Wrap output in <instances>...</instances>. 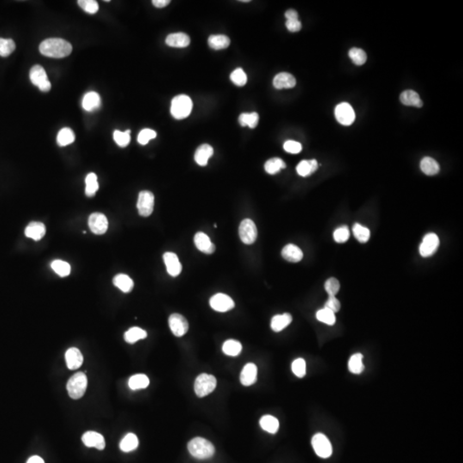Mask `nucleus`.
Listing matches in <instances>:
<instances>
[{"label": "nucleus", "instance_id": "obj_2", "mask_svg": "<svg viewBox=\"0 0 463 463\" xmlns=\"http://www.w3.org/2000/svg\"><path fill=\"white\" fill-rule=\"evenodd\" d=\"M188 451L192 457L205 460L215 454V447L210 442L203 438H195L188 443Z\"/></svg>", "mask_w": 463, "mask_h": 463}, {"label": "nucleus", "instance_id": "obj_49", "mask_svg": "<svg viewBox=\"0 0 463 463\" xmlns=\"http://www.w3.org/2000/svg\"><path fill=\"white\" fill-rule=\"evenodd\" d=\"M292 371L296 377H305V375L307 373V364H306L305 359H301V358L295 359L292 364Z\"/></svg>", "mask_w": 463, "mask_h": 463}, {"label": "nucleus", "instance_id": "obj_45", "mask_svg": "<svg viewBox=\"0 0 463 463\" xmlns=\"http://www.w3.org/2000/svg\"><path fill=\"white\" fill-rule=\"evenodd\" d=\"M348 55H349L350 58L353 61V64L356 65H364L366 62V59H367V56H366L365 51L357 48V47H353V48L350 50Z\"/></svg>", "mask_w": 463, "mask_h": 463}, {"label": "nucleus", "instance_id": "obj_29", "mask_svg": "<svg viewBox=\"0 0 463 463\" xmlns=\"http://www.w3.org/2000/svg\"><path fill=\"white\" fill-rule=\"evenodd\" d=\"M318 167V164L316 159H310V160H302L299 163L297 166L298 174L301 175L302 177H307L312 174L313 172H316Z\"/></svg>", "mask_w": 463, "mask_h": 463}, {"label": "nucleus", "instance_id": "obj_38", "mask_svg": "<svg viewBox=\"0 0 463 463\" xmlns=\"http://www.w3.org/2000/svg\"><path fill=\"white\" fill-rule=\"evenodd\" d=\"M222 351L227 355L235 357L241 353L242 345L238 340H227L222 346Z\"/></svg>", "mask_w": 463, "mask_h": 463}, {"label": "nucleus", "instance_id": "obj_24", "mask_svg": "<svg viewBox=\"0 0 463 463\" xmlns=\"http://www.w3.org/2000/svg\"><path fill=\"white\" fill-rule=\"evenodd\" d=\"M214 154L213 148L209 145H203L196 149L195 153V160L201 166H204L208 164L209 159Z\"/></svg>", "mask_w": 463, "mask_h": 463}, {"label": "nucleus", "instance_id": "obj_55", "mask_svg": "<svg viewBox=\"0 0 463 463\" xmlns=\"http://www.w3.org/2000/svg\"><path fill=\"white\" fill-rule=\"evenodd\" d=\"M324 308H327L329 310H331L332 312L335 313L338 312L340 309V301H338L336 298L334 296H328V301L325 303V307Z\"/></svg>", "mask_w": 463, "mask_h": 463}, {"label": "nucleus", "instance_id": "obj_9", "mask_svg": "<svg viewBox=\"0 0 463 463\" xmlns=\"http://www.w3.org/2000/svg\"><path fill=\"white\" fill-rule=\"evenodd\" d=\"M154 206V196L151 191L143 190L138 195V213L141 216L148 217L153 213Z\"/></svg>", "mask_w": 463, "mask_h": 463}, {"label": "nucleus", "instance_id": "obj_21", "mask_svg": "<svg viewBox=\"0 0 463 463\" xmlns=\"http://www.w3.org/2000/svg\"><path fill=\"white\" fill-rule=\"evenodd\" d=\"M45 234H46L45 225L38 221L30 222L25 229V235L28 238L34 239L35 241L40 240L45 236Z\"/></svg>", "mask_w": 463, "mask_h": 463}, {"label": "nucleus", "instance_id": "obj_6", "mask_svg": "<svg viewBox=\"0 0 463 463\" xmlns=\"http://www.w3.org/2000/svg\"><path fill=\"white\" fill-rule=\"evenodd\" d=\"M29 77H30L31 83L38 87L40 91L42 92H48L52 88L46 71L40 65H34L31 68Z\"/></svg>", "mask_w": 463, "mask_h": 463}, {"label": "nucleus", "instance_id": "obj_39", "mask_svg": "<svg viewBox=\"0 0 463 463\" xmlns=\"http://www.w3.org/2000/svg\"><path fill=\"white\" fill-rule=\"evenodd\" d=\"M286 163L283 159L280 158H272L266 161L264 168L269 174L273 175L279 172L282 169L286 168Z\"/></svg>", "mask_w": 463, "mask_h": 463}, {"label": "nucleus", "instance_id": "obj_20", "mask_svg": "<svg viewBox=\"0 0 463 463\" xmlns=\"http://www.w3.org/2000/svg\"><path fill=\"white\" fill-rule=\"evenodd\" d=\"M273 85L277 89H292L296 85V79L290 73L282 72L274 78Z\"/></svg>", "mask_w": 463, "mask_h": 463}, {"label": "nucleus", "instance_id": "obj_56", "mask_svg": "<svg viewBox=\"0 0 463 463\" xmlns=\"http://www.w3.org/2000/svg\"><path fill=\"white\" fill-rule=\"evenodd\" d=\"M286 27L289 29L290 32H298L300 31L302 28V25H301V22H300L299 19H295V20H287V22H286Z\"/></svg>", "mask_w": 463, "mask_h": 463}, {"label": "nucleus", "instance_id": "obj_10", "mask_svg": "<svg viewBox=\"0 0 463 463\" xmlns=\"http://www.w3.org/2000/svg\"><path fill=\"white\" fill-rule=\"evenodd\" d=\"M334 115L338 122L342 126H351L355 120L354 110L347 102L338 105L334 110Z\"/></svg>", "mask_w": 463, "mask_h": 463}, {"label": "nucleus", "instance_id": "obj_27", "mask_svg": "<svg viewBox=\"0 0 463 463\" xmlns=\"http://www.w3.org/2000/svg\"><path fill=\"white\" fill-rule=\"evenodd\" d=\"M293 320L291 315L289 313H284L282 315H276L271 320V328L275 332H280L283 330L286 327L290 324Z\"/></svg>", "mask_w": 463, "mask_h": 463}, {"label": "nucleus", "instance_id": "obj_59", "mask_svg": "<svg viewBox=\"0 0 463 463\" xmlns=\"http://www.w3.org/2000/svg\"><path fill=\"white\" fill-rule=\"evenodd\" d=\"M27 463H45L43 459L38 456H34L28 459Z\"/></svg>", "mask_w": 463, "mask_h": 463}, {"label": "nucleus", "instance_id": "obj_47", "mask_svg": "<svg viewBox=\"0 0 463 463\" xmlns=\"http://www.w3.org/2000/svg\"><path fill=\"white\" fill-rule=\"evenodd\" d=\"M114 139L120 147H126L129 145L130 142H131V131L127 130L125 132L115 131L114 132Z\"/></svg>", "mask_w": 463, "mask_h": 463}, {"label": "nucleus", "instance_id": "obj_34", "mask_svg": "<svg viewBox=\"0 0 463 463\" xmlns=\"http://www.w3.org/2000/svg\"><path fill=\"white\" fill-rule=\"evenodd\" d=\"M130 389L132 390L145 389L150 385V379L145 374H137L132 376L128 382Z\"/></svg>", "mask_w": 463, "mask_h": 463}, {"label": "nucleus", "instance_id": "obj_54", "mask_svg": "<svg viewBox=\"0 0 463 463\" xmlns=\"http://www.w3.org/2000/svg\"><path fill=\"white\" fill-rule=\"evenodd\" d=\"M283 147L286 152L290 154H299L302 151L301 144L296 141H293V140L286 142Z\"/></svg>", "mask_w": 463, "mask_h": 463}, {"label": "nucleus", "instance_id": "obj_43", "mask_svg": "<svg viewBox=\"0 0 463 463\" xmlns=\"http://www.w3.org/2000/svg\"><path fill=\"white\" fill-rule=\"evenodd\" d=\"M353 233L355 239L360 243L367 242L371 237V232L368 228L359 223L353 225Z\"/></svg>", "mask_w": 463, "mask_h": 463}, {"label": "nucleus", "instance_id": "obj_57", "mask_svg": "<svg viewBox=\"0 0 463 463\" xmlns=\"http://www.w3.org/2000/svg\"><path fill=\"white\" fill-rule=\"evenodd\" d=\"M285 16L287 20H295V19H299V15H298L297 11L295 10V9H289V10H287L285 13Z\"/></svg>", "mask_w": 463, "mask_h": 463}, {"label": "nucleus", "instance_id": "obj_51", "mask_svg": "<svg viewBox=\"0 0 463 463\" xmlns=\"http://www.w3.org/2000/svg\"><path fill=\"white\" fill-rule=\"evenodd\" d=\"M77 3L85 12L89 14H95L99 10V4L95 0H79Z\"/></svg>", "mask_w": 463, "mask_h": 463}, {"label": "nucleus", "instance_id": "obj_31", "mask_svg": "<svg viewBox=\"0 0 463 463\" xmlns=\"http://www.w3.org/2000/svg\"><path fill=\"white\" fill-rule=\"evenodd\" d=\"M114 284L124 293H130L134 288V283L130 276L125 274L117 275L114 278Z\"/></svg>", "mask_w": 463, "mask_h": 463}, {"label": "nucleus", "instance_id": "obj_28", "mask_svg": "<svg viewBox=\"0 0 463 463\" xmlns=\"http://www.w3.org/2000/svg\"><path fill=\"white\" fill-rule=\"evenodd\" d=\"M260 427L267 433L275 434L278 432L280 427L279 420L271 415H264L261 418Z\"/></svg>", "mask_w": 463, "mask_h": 463}, {"label": "nucleus", "instance_id": "obj_13", "mask_svg": "<svg viewBox=\"0 0 463 463\" xmlns=\"http://www.w3.org/2000/svg\"><path fill=\"white\" fill-rule=\"evenodd\" d=\"M209 305L212 309L219 312H227L234 307L232 298L224 294H216L210 299Z\"/></svg>", "mask_w": 463, "mask_h": 463}, {"label": "nucleus", "instance_id": "obj_48", "mask_svg": "<svg viewBox=\"0 0 463 463\" xmlns=\"http://www.w3.org/2000/svg\"><path fill=\"white\" fill-rule=\"evenodd\" d=\"M230 78L231 81L237 86L242 87L246 85L247 83V76L241 68H238L236 70H234L231 73Z\"/></svg>", "mask_w": 463, "mask_h": 463}, {"label": "nucleus", "instance_id": "obj_25", "mask_svg": "<svg viewBox=\"0 0 463 463\" xmlns=\"http://www.w3.org/2000/svg\"><path fill=\"white\" fill-rule=\"evenodd\" d=\"M101 97L97 93L89 92L83 96L82 106L87 112H94L101 107Z\"/></svg>", "mask_w": 463, "mask_h": 463}, {"label": "nucleus", "instance_id": "obj_4", "mask_svg": "<svg viewBox=\"0 0 463 463\" xmlns=\"http://www.w3.org/2000/svg\"><path fill=\"white\" fill-rule=\"evenodd\" d=\"M88 386V379L83 372H77L69 379L67 383L68 394L71 399L82 398Z\"/></svg>", "mask_w": 463, "mask_h": 463}, {"label": "nucleus", "instance_id": "obj_23", "mask_svg": "<svg viewBox=\"0 0 463 463\" xmlns=\"http://www.w3.org/2000/svg\"><path fill=\"white\" fill-rule=\"evenodd\" d=\"M282 256L285 260L291 262V263H298L302 260L303 252L297 246L289 244L283 249Z\"/></svg>", "mask_w": 463, "mask_h": 463}, {"label": "nucleus", "instance_id": "obj_50", "mask_svg": "<svg viewBox=\"0 0 463 463\" xmlns=\"http://www.w3.org/2000/svg\"><path fill=\"white\" fill-rule=\"evenodd\" d=\"M350 237L349 228L347 226H341L335 229L334 232V239L335 242L339 244L347 242Z\"/></svg>", "mask_w": 463, "mask_h": 463}, {"label": "nucleus", "instance_id": "obj_26", "mask_svg": "<svg viewBox=\"0 0 463 463\" xmlns=\"http://www.w3.org/2000/svg\"><path fill=\"white\" fill-rule=\"evenodd\" d=\"M400 101L402 104L409 107L421 108L423 106V102L420 99V95L414 90H406L400 95Z\"/></svg>", "mask_w": 463, "mask_h": 463}, {"label": "nucleus", "instance_id": "obj_40", "mask_svg": "<svg viewBox=\"0 0 463 463\" xmlns=\"http://www.w3.org/2000/svg\"><path fill=\"white\" fill-rule=\"evenodd\" d=\"M85 193L88 196H94L96 193V191L99 189L98 180H97V176L94 172H90L87 175L85 178Z\"/></svg>", "mask_w": 463, "mask_h": 463}, {"label": "nucleus", "instance_id": "obj_11", "mask_svg": "<svg viewBox=\"0 0 463 463\" xmlns=\"http://www.w3.org/2000/svg\"><path fill=\"white\" fill-rule=\"evenodd\" d=\"M169 327L172 334L177 337H181L186 334L189 329L187 320L178 313H173L169 316Z\"/></svg>", "mask_w": 463, "mask_h": 463}, {"label": "nucleus", "instance_id": "obj_17", "mask_svg": "<svg viewBox=\"0 0 463 463\" xmlns=\"http://www.w3.org/2000/svg\"><path fill=\"white\" fill-rule=\"evenodd\" d=\"M83 444L89 448H96L97 450L102 451L106 446L105 439L102 434L95 432H87L84 433L82 438Z\"/></svg>", "mask_w": 463, "mask_h": 463}, {"label": "nucleus", "instance_id": "obj_33", "mask_svg": "<svg viewBox=\"0 0 463 463\" xmlns=\"http://www.w3.org/2000/svg\"><path fill=\"white\" fill-rule=\"evenodd\" d=\"M147 337V332L138 327H132L125 333V340L128 343H136L139 340Z\"/></svg>", "mask_w": 463, "mask_h": 463}, {"label": "nucleus", "instance_id": "obj_32", "mask_svg": "<svg viewBox=\"0 0 463 463\" xmlns=\"http://www.w3.org/2000/svg\"><path fill=\"white\" fill-rule=\"evenodd\" d=\"M208 42L212 49H226L230 45V39L223 34H216L209 36Z\"/></svg>", "mask_w": 463, "mask_h": 463}, {"label": "nucleus", "instance_id": "obj_36", "mask_svg": "<svg viewBox=\"0 0 463 463\" xmlns=\"http://www.w3.org/2000/svg\"><path fill=\"white\" fill-rule=\"evenodd\" d=\"M348 369L353 374H360L365 369L363 364V355L361 353H355L352 355L348 361Z\"/></svg>", "mask_w": 463, "mask_h": 463}, {"label": "nucleus", "instance_id": "obj_37", "mask_svg": "<svg viewBox=\"0 0 463 463\" xmlns=\"http://www.w3.org/2000/svg\"><path fill=\"white\" fill-rule=\"evenodd\" d=\"M75 141V134L73 131L70 128H63L58 132V137H57V143L60 147H65L67 145H70Z\"/></svg>", "mask_w": 463, "mask_h": 463}, {"label": "nucleus", "instance_id": "obj_44", "mask_svg": "<svg viewBox=\"0 0 463 463\" xmlns=\"http://www.w3.org/2000/svg\"><path fill=\"white\" fill-rule=\"evenodd\" d=\"M316 319L319 322H323L328 325H334L335 323V315L331 310H328L327 308H322L319 310L316 314Z\"/></svg>", "mask_w": 463, "mask_h": 463}, {"label": "nucleus", "instance_id": "obj_22", "mask_svg": "<svg viewBox=\"0 0 463 463\" xmlns=\"http://www.w3.org/2000/svg\"><path fill=\"white\" fill-rule=\"evenodd\" d=\"M166 43L167 46L177 48H184L190 43V37L184 33H173L166 37Z\"/></svg>", "mask_w": 463, "mask_h": 463}, {"label": "nucleus", "instance_id": "obj_5", "mask_svg": "<svg viewBox=\"0 0 463 463\" xmlns=\"http://www.w3.org/2000/svg\"><path fill=\"white\" fill-rule=\"evenodd\" d=\"M217 380L213 375L200 374L196 377L194 384V390L198 397H204L215 390Z\"/></svg>", "mask_w": 463, "mask_h": 463}, {"label": "nucleus", "instance_id": "obj_15", "mask_svg": "<svg viewBox=\"0 0 463 463\" xmlns=\"http://www.w3.org/2000/svg\"><path fill=\"white\" fill-rule=\"evenodd\" d=\"M163 259L166 264L167 273L172 277L178 276L182 271V265L178 260V256L173 252H166L163 256Z\"/></svg>", "mask_w": 463, "mask_h": 463}, {"label": "nucleus", "instance_id": "obj_42", "mask_svg": "<svg viewBox=\"0 0 463 463\" xmlns=\"http://www.w3.org/2000/svg\"><path fill=\"white\" fill-rule=\"evenodd\" d=\"M51 267L60 277H66L71 274V265L65 261L54 260L51 264Z\"/></svg>", "mask_w": 463, "mask_h": 463}, {"label": "nucleus", "instance_id": "obj_3", "mask_svg": "<svg viewBox=\"0 0 463 463\" xmlns=\"http://www.w3.org/2000/svg\"><path fill=\"white\" fill-rule=\"evenodd\" d=\"M192 107V101L188 95H179L172 99L171 114L176 120H184L190 115Z\"/></svg>", "mask_w": 463, "mask_h": 463}, {"label": "nucleus", "instance_id": "obj_1", "mask_svg": "<svg viewBox=\"0 0 463 463\" xmlns=\"http://www.w3.org/2000/svg\"><path fill=\"white\" fill-rule=\"evenodd\" d=\"M40 52L42 55L49 58H65L72 52V46L60 38H50L40 43Z\"/></svg>", "mask_w": 463, "mask_h": 463}, {"label": "nucleus", "instance_id": "obj_30", "mask_svg": "<svg viewBox=\"0 0 463 463\" xmlns=\"http://www.w3.org/2000/svg\"><path fill=\"white\" fill-rule=\"evenodd\" d=\"M420 169L425 174L428 176H433L439 173L440 171V166L439 163L432 157H425L420 162Z\"/></svg>", "mask_w": 463, "mask_h": 463}, {"label": "nucleus", "instance_id": "obj_35", "mask_svg": "<svg viewBox=\"0 0 463 463\" xmlns=\"http://www.w3.org/2000/svg\"><path fill=\"white\" fill-rule=\"evenodd\" d=\"M138 437L133 433H128L120 442V448L123 452H131L138 448Z\"/></svg>", "mask_w": 463, "mask_h": 463}, {"label": "nucleus", "instance_id": "obj_14", "mask_svg": "<svg viewBox=\"0 0 463 463\" xmlns=\"http://www.w3.org/2000/svg\"><path fill=\"white\" fill-rule=\"evenodd\" d=\"M89 227L95 234H104L108 231V218L102 213H94L89 216Z\"/></svg>", "mask_w": 463, "mask_h": 463}, {"label": "nucleus", "instance_id": "obj_41", "mask_svg": "<svg viewBox=\"0 0 463 463\" xmlns=\"http://www.w3.org/2000/svg\"><path fill=\"white\" fill-rule=\"evenodd\" d=\"M258 121H259V116L257 113H251V114H240L239 118V122L242 126H249L250 128L254 129L258 126Z\"/></svg>", "mask_w": 463, "mask_h": 463}, {"label": "nucleus", "instance_id": "obj_12", "mask_svg": "<svg viewBox=\"0 0 463 463\" xmlns=\"http://www.w3.org/2000/svg\"><path fill=\"white\" fill-rule=\"evenodd\" d=\"M439 238L435 233H428L424 237L423 241L420 246V253L423 258L433 256L439 246Z\"/></svg>", "mask_w": 463, "mask_h": 463}, {"label": "nucleus", "instance_id": "obj_18", "mask_svg": "<svg viewBox=\"0 0 463 463\" xmlns=\"http://www.w3.org/2000/svg\"><path fill=\"white\" fill-rule=\"evenodd\" d=\"M258 377V368L253 363L246 364L240 373V382L244 386H251L255 384Z\"/></svg>", "mask_w": 463, "mask_h": 463}, {"label": "nucleus", "instance_id": "obj_8", "mask_svg": "<svg viewBox=\"0 0 463 463\" xmlns=\"http://www.w3.org/2000/svg\"><path fill=\"white\" fill-rule=\"evenodd\" d=\"M239 237L244 244L252 245L258 238V229L254 221L251 219H245L241 221L239 228Z\"/></svg>", "mask_w": 463, "mask_h": 463}, {"label": "nucleus", "instance_id": "obj_19", "mask_svg": "<svg viewBox=\"0 0 463 463\" xmlns=\"http://www.w3.org/2000/svg\"><path fill=\"white\" fill-rule=\"evenodd\" d=\"M65 360L68 368L70 370H76L83 365V354L79 349L76 347H71L65 353Z\"/></svg>", "mask_w": 463, "mask_h": 463}, {"label": "nucleus", "instance_id": "obj_58", "mask_svg": "<svg viewBox=\"0 0 463 463\" xmlns=\"http://www.w3.org/2000/svg\"><path fill=\"white\" fill-rule=\"evenodd\" d=\"M152 3L157 8H163V7L168 5L170 1L169 0H154V1H152Z\"/></svg>", "mask_w": 463, "mask_h": 463}, {"label": "nucleus", "instance_id": "obj_7", "mask_svg": "<svg viewBox=\"0 0 463 463\" xmlns=\"http://www.w3.org/2000/svg\"><path fill=\"white\" fill-rule=\"evenodd\" d=\"M313 450L319 457L326 459L332 455V446L330 442L325 435L316 433L311 439Z\"/></svg>", "mask_w": 463, "mask_h": 463}, {"label": "nucleus", "instance_id": "obj_53", "mask_svg": "<svg viewBox=\"0 0 463 463\" xmlns=\"http://www.w3.org/2000/svg\"><path fill=\"white\" fill-rule=\"evenodd\" d=\"M156 132L151 129H144L138 135V141L140 145H146L151 139L156 138Z\"/></svg>", "mask_w": 463, "mask_h": 463}, {"label": "nucleus", "instance_id": "obj_46", "mask_svg": "<svg viewBox=\"0 0 463 463\" xmlns=\"http://www.w3.org/2000/svg\"><path fill=\"white\" fill-rule=\"evenodd\" d=\"M15 49V44L11 39L0 38V56L6 58Z\"/></svg>", "mask_w": 463, "mask_h": 463}, {"label": "nucleus", "instance_id": "obj_52", "mask_svg": "<svg viewBox=\"0 0 463 463\" xmlns=\"http://www.w3.org/2000/svg\"><path fill=\"white\" fill-rule=\"evenodd\" d=\"M324 288H325L326 292L328 293V296L335 297V295H337L338 292L340 290V283L335 278H329L326 281Z\"/></svg>", "mask_w": 463, "mask_h": 463}, {"label": "nucleus", "instance_id": "obj_16", "mask_svg": "<svg viewBox=\"0 0 463 463\" xmlns=\"http://www.w3.org/2000/svg\"><path fill=\"white\" fill-rule=\"evenodd\" d=\"M194 243L196 248L205 254H212L215 252V245L210 241L209 236L206 233L202 232L196 233L194 237Z\"/></svg>", "mask_w": 463, "mask_h": 463}]
</instances>
